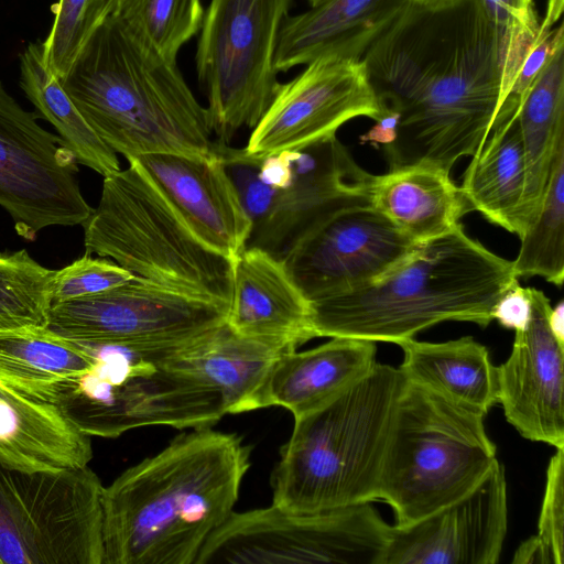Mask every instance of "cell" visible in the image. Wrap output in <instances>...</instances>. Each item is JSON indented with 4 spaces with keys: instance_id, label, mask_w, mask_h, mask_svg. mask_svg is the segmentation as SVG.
<instances>
[{
    "instance_id": "cell-7",
    "label": "cell",
    "mask_w": 564,
    "mask_h": 564,
    "mask_svg": "<svg viewBox=\"0 0 564 564\" xmlns=\"http://www.w3.org/2000/svg\"><path fill=\"white\" fill-rule=\"evenodd\" d=\"M104 177L84 224L87 253L162 288L229 306L234 260L206 245L133 162Z\"/></svg>"
},
{
    "instance_id": "cell-20",
    "label": "cell",
    "mask_w": 564,
    "mask_h": 564,
    "mask_svg": "<svg viewBox=\"0 0 564 564\" xmlns=\"http://www.w3.org/2000/svg\"><path fill=\"white\" fill-rule=\"evenodd\" d=\"M226 324L240 336L284 350L314 338L310 302L282 260L250 246L234 259Z\"/></svg>"
},
{
    "instance_id": "cell-16",
    "label": "cell",
    "mask_w": 564,
    "mask_h": 564,
    "mask_svg": "<svg viewBox=\"0 0 564 564\" xmlns=\"http://www.w3.org/2000/svg\"><path fill=\"white\" fill-rule=\"evenodd\" d=\"M508 528L498 462L467 496L409 525H391L382 564H496Z\"/></svg>"
},
{
    "instance_id": "cell-18",
    "label": "cell",
    "mask_w": 564,
    "mask_h": 564,
    "mask_svg": "<svg viewBox=\"0 0 564 564\" xmlns=\"http://www.w3.org/2000/svg\"><path fill=\"white\" fill-rule=\"evenodd\" d=\"M529 290L531 321L516 332L510 356L496 367L498 403L524 438L564 448V347L549 328L550 300Z\"/></svg>"
},
{
    "instance_id": "cell-13",
    "label": "cell",
    "mask_w": 564,
    "mask_h": 564,
    "mask_svg": "<svg viewBox=\"0 0 564 564\" xmlns=\"http://www.w3.org/2000/svg\"><path fill=\"white\" fill-rule=\"evenodd\" d=\"M370 204L337 209L303 230L281 260L308 302L372 283L420 247Z\"/></svg>"
},
{
    "instance_id": "cell-2",
    "label": "cell",
    "mask_w": 564,
    "mask_h": 564,
    "mask_svg": "<svg viewBox=\"0 0 564 564\" xmlns=\"http://www.w3.org/2000/svg\"><path fill=\"white\" fill-rule=\"evenodd\" d=\"M249 467L238 435L204 427L126 469L104 488V564H195Z\"/></svg>"
},
{
    "instance_id": "cell-41",
    "label": "cell",
    "mask_w": 564,
    "mask_h": 564,
    "mask_svg": "<svg viewBox=\"0 0 564 564\" xmlns=\"http://www.w3.org/2000/svg\"><path fill=\"white\" fill-rule=\"evenodd\" d=\"M549 328L558 343L564 347V302L561 300L554 307H551L547 316Z\"/></svg>"
},
{
    "instance_id": "cell-42",
    "label": "cell",
    "mask_w": 564,
    "mask_h": 564,
    "mask_svg": "<svg viewBox=\"0 0 564 564\" xmlns=\"http://www.w3.org/2000/svg\"><path fill=\"white\" fill-rule=\"evenodd\" d=\"M417 3H422V4H437V3H441V2H445L447 0H413Z\"/></svg>"
},
{
    "instance_id": "cell-9",
    "label": "cell",
    "mask_w": 564,
    "mask_h": 564,
    "mask_svg": "<svg viewBox=\"0 0 564 564\" xmlns=\"http://www.w3.org/2000/svg\"><path fill=\"white\" fill-rule=\"evenodd\" d=\"M104 486L88 467L0 463L1 564H104Z\"/></svg>"
},
{
    "instance_id": "cell-27",
    "label": "cell",
    "mask_w": 564,
    "mask_h": 564,
    "mask_svg": "<svg viewBox=\"0 0 564 564\" xmlns=\"http://www.w3.org/2000/svg\"><path fill=\"white\" fill-rule=\"evenodd\" d=\"M94 364L89 347L46 326L0 329V387L25 398L52 404L61 384Z\"/></svg>"
},
{
    "instance_id": "cell-39",
    "label": "cell",
    "mask_w": 564,
    "mask_h": 564,
    "mask_svg": "<svg viewBox=\"0 0 564 564\" xmlns=\"http://www.w3.org/2000/svg\"><path fill=\"white\" fill-rule=\"evenodd\" d=\"M492 321H497L508 329L523 330L532 317V303L529 288L514 282L498 300L491 312Z\"/></svg>"
},
{
    "instance_id": "cell-26",
    "label": "cell",
    "mask_w": 564,
    "mask_h": 564,
    "mask_svg": "<svg viewBox=\"0 0 564 564\" xmlns=\"http://www.w3.org/2000/svg\"><path fill=\"white\" fill-rule=\"evenodd\" d=\"M525 160V187L518 232L534 223L544 198L552 163L564 140V43L549 57L516 111Z\"/></svg>"
},
{
    "instance_id": "cell-31",
    "label": "cell",
    "mask_w": 564,
    "mask_h": 564,
    "mask_svg": "<svg viewBox=\"0 0 564 564\" xmlns=\"http://www.w3.org/2000/svg\"><path fill=\"white\" fill-rule=\"evenodd\" d=\"M512 261L519 278L539 275L561 288L564 280V140L560 142L541 209L521 237Z\"/></svg>"
},
{
    "instance_id": "cell-24",
    "label": "cell",
    "mask_w": 564,
    "mask_h": 564,
    "mask_svg": "<svg viewBox=\"0 0 564 564\" xmlns=\"http://www.w3.org/2000/svg\"><path fill=\"white\" fill-rule=\"evenodd\" d=\"M369 203L417 243L448 232L471 212L449 172L430 163L375 175Z\"/></svg>"
},
{
    "instance_id": "cell-23",
    "label": "cell",
    "mask_w": 564,
    "mask_h": 564,
    "mask_svg": "<svg viewBox=\"0 0 564 564\" xmlns=\"http://www.w3.org/2000/svg\"><path fill=\"white\" fill-rule=\"evenodd\" d=\"M90 437L53 404L0 387V463L24 470L88 466Z\"/></svg>"
},
{
    "instance_id": "cell-35",
    "label": "cell",
    "mask_w": 564,
    "mask_h": 564,
    "mask_svg": "<svg viewBox=\"0 0 564 564\" xmlns=\"http://www.w3.org/2000/svg\"><path fill=\"white\" fill-rule=\"evenodd\" d=\"M564 448H556L546 470L538 534L518 547L512 563L563 564L564 555Z\"/></svg>"
},
{
    "instance_id": "cell-17",
    "label": "cell",
    "mask_w": 564,
    "mask_h": 564,
    "mask_svg": "<svg viewBox=\"0 0 564 564\" xmlns=\"http://www.w3.org/2000/svg\"><path fill=\"white\" fill-rule=\"evenodd\" d=\"M288 153L290 180L278 188L268 217L251 230L248 241V246L278 258L319 218L340 208L370 204L375 176L357 164L336 134Z\"/></svg>"
},
{
    "instance_id": "cell-22",
    "label": "cell",
    "mask_w": 564,
    "mask_h": 564,
    "mask_svg": "<svg viewBox=\"0 0 564 564\" xmlns=\"http://www.w3.org/2000/svg\"><path fill=\"white\" fill-rule=\"evenodd\" d=\"M410 1L308 0V10L288 15L281 25L275 69L286 72L324 56L361 59Z\"/></svg>"
},
{
    "instance_id": "cell-6",
    "label": "cell",
    "mask_w": 564,
    "mask_h": 564,
    "mask_svg": "<svg viewBox=\"0 0 564 564\" xmlns=\"http://www.w3.org/2000/svg\"><path fill=\"white\" fill-rule=\"evenodd\" d=\"M198 336L162 343H82L93 351L95 364L61 384L52 404L89 437H117L151 425L212 427L228 414L225 401L182 360L185 347Z\"/></svg>"
},
{
    "instance_id": "cell-28",
    "label": "cell",
    "mask_w": 564,
    "mask_h": 564,
    "mask_svg": "<svg viewBox=\"0 0 564 564\" xmlns=\"http://www.w3.org/2000/svg\"><path fill=\"white\" fill-rule=\"evenodd\" d=\"M284 350L240 336L227 324L194 339L183 361L199 381L218 392L228 414L250 411V401L274 359Z\"/></svg>"
},
{
    "instance_id": "cell-12",
    "label": "cell",
    "mask_w": 564,
    "mask_h": 564,
    "mask_svg": "<svg viewBox=\"0 0 564 564\" xmlns=\"http://www.w3.org/2000/svg\"><path fill=\"white\" fill-rule=\"evenodd\" d=\"M36 119L0 82V206L28 240L46 227L84 225L94 212L70 150Z\"/></svg>"
},
{
    "instance_id": "cell-37",
    "label": "cell",
    "mask_w": 564,
    "mask_h": 564,
    "mask_svg": "<svg viewBox=\"0 0 564 564\" xmlns=\"http://www.w3.org/2000/svg\"><path fill=\"white\" fill-rule=\"evenodd\" d=\"M553 24L554 22L546 17L540 22L536 39L521 63L511 90L499 109L491 129L506 122L516 113L528 89L549 57L558 45L564 43L563 24L552 29Z\"/></svg>"
},
{
    "instance_id": "cell-38",
    "label": "cell",
    "mask_w": 564,
    "mask_h": 564,
    "mask_svg": "<svg viewBox=\"0 0 564 564\" xmlns=\"http://www.w3.org/2000/svg\"><path fill=\"white\" fill-rule=\"evenodd\" d=\"M489 18L506 34L536 32L540 22L533 0H480Z\"/></svg>"
},
{
    "instance_id": "cell-33",
    "label": "cell",
    "mask_w": 564,
    "mask_h": 564,
    "mask_svg": "<svg viewBox=\"0 0 564 564\" xmlns=\"http://www.w3.org/2000/svg\"><path fill=\"white\" fill-rule=\"evenodd\" d=\"M54 272L24 249L0 253V329L46 326Z\"/></svg>"
},
{
    "instance_id": "cell-34",
    "label": "cell",
    "mask_w": 564,
    "mask_h": 564,
    "mask_svg": "<svg viewBox=\"0 0 564 564\" xmlns=\"http://www.w3.org/2000/svg\"><path fill=\"white\" fill-rule=\"evenodd\" d=\"M118 0H58L46 40L42 43L47 69L64 77L96 29L113 13Z\"/></svg>"
},
{
    "instance_id": "cell-1",
    "label": "cell",
    "mask_w": 564,
    "mask_h": 564,
    "mask_svg": "<svg viewBox=\"0 0 564 564\" xmlns=\"http://www.w3.org/2000/svg\"><path fill=\"white\" fill-rule=\"evenodd\" d=\"M361 61L383 115H400L389 170L448 172L480 151L521 65L480 0H411Z\"/></svg>"
},
{
    "instance_id": "cell-19",
    "label": "cell",
    "mask_w": 564,
    "mask_h": 564,
    "mask_svg": "<svg viewBox=\"0 0 564 564\" xmlns=\"http://www.w3.org/2000/svg\"><path fill=\"white\" fill-rule=\"evenodd\" d=\"M135 163L210 248L234 260L251 234L236 187L216 151L207 155L145 154Z\"/></svg>"
},
{
    "instance_id": "cell-3",
    "label": "cell",
    "mask_w": 564,
    "mask_h": 564,
    "mask_svg": "<svg viewBox=\"0 0 564 564\" xmlns=\"http://www.w3.org/2000/svg\"><path fill=\"white\" fill-rule=\"evenodd\" d=\"M97 135L127 161L145 154L214 152L207 108L167 62L109 15L59 79Z\"/></svg>"
},
{
    "instance_id": "cell-40",
    "label": "cell",
    "mask_w": 564,
    "mask_h": 564,
    "mask_svg": "<svg viewBox=\"0 0 564 564\" xmlns=\"http://www.w3.org/2000/svg\"><path fill=\"white\" fill-rule=\"evenodd\" d=\"M399 120V113L386 112L376 120V124L370 130L360 137V142H371L383 147L392 143L397 137Z\"/></svg>"
},
{
    "instance_id": "cell-4",
    "label": "cell",
    "mask_w": 564,
    "mask_h": 564,
    "mask_svg": "<svg viewBox=\"0 0 564 564\" xmlns=\"http://www.w3.org/2000/svg\"><path fill=\"white\" fill-rule=\"evenodd\" d=\"M517 281L512 261L469 237L458 223L377 281L310 302L312 330L314 337L398 345L445 321L487 327L494 306Z\"/></svg>"
},
{
    "instance_id": "cell-11",
    "label": "cell",
    "mask_w": 564,
    "mask_h": 564,
    "mask_svg": "<svg viewBox=\"0 0 564 564\" xmlns=\"http://www.w3.org/2000/svg\"><path fill=\"white\" fill-rule=\"evenodd\" d=\"M390 531L371 502L311 513L271 505L234 511L195 564H382Z\"/></svg>"
},
{
    "instance_id": "cell-32",
    "label": "cell",
    "mask_w": 564,
    "mask_h": 564,
    "mask_svg": "<svg viewBox=\"0 0 564 564\" xmlns=\"http://www.w3.org/2000/svg\"><path fill=\"white\" fill-rule=\"evenodd\" d=\"M167 62L200 30V0H118L112 13Z\"/></svg>"
},
{
    "instance_id": "cell-30",
    "label": "cell",
    "mask_w": 564,
    "mask_h": 564,
    "mask_svg": "<svg viewBox=\"0 0 564 564\" xmlns=\"http://www.w3.org/2000/svg\"><path fill=\"white\" fill-rule=\"evenodd\" d=\"M20 86L40 115L64 140L77 163L104 177L120 170L117 153L90 128L59 79L43 58L42 43H30L20 55Z\"/></svg>"
},
{
    "instance_id": "cell-36",
    "label": "cell",
    "mask_w": 564,
    "mask_h": 564,
    "mask_svg": "<svg viewBox=\"0 0 564 564\" xmlns=\"http://www.w3.org/2000/svg\"><path fill=\"white\" fill-rule=\"evenodd\" d=\"M134 275L113 261L89 253L55 270L50 286L51 305L89 296L130 281Z\"/></svg>"
},
{
    "instance_id": "cell-8",
    "label": "cell",
    "mask_w": 564,
    "mask_h": 564,
    "mask_svg": "<svg viewBox=\"0 0 564 564\" xmlns=\"http://www.w3.org/2000/svg\"><path fill=\"white\" fill-rule=\"evenodd\" d=\"M485 415L405 380L381 470L378 499L397 525L412 524L471 492L497 465Z\"/></svg>"
},
{
    "instance_id": "cell-10",
    "label": "cell",
    "mask_w": 564,
    "mask_h": 564,
    "mask_svg": "<svg viewBox=\"0 0 564 564\" xmlns=\"http://www.w3.org/2000/svg\"><path fill=\"white\" fill-rule=\"evenodd\" d=\"M293 0H210L196 51L208 118L226 144L242 127L254 128L280 85L274 56Z\"/></svg>"
},
{
    "instance_id": "cell-15",
    "label": "cell",
    "mask_w": 564,
    "mask_h": 564,
    "mask_svg": "<svg viewBox=\"0 0 564 564\" xmlns=\"http://www.w3.org/2000/svg\"><path fill=\"white\" fill-rule=\"evenodd\" d=\"M361 116L373 120L383 116L362 61L319 57L279 85L245 151L262 159L301 150L335 135L345 122Z\"/></svg>"
},
{
    "instance_id": "cell-29",
    "label": "cell",
    "mask_w": 564,
    "mask_h": 564,
    "mask_svg": "<svg viewBox=\"0 0 564 564\" xmlns=\"http://www.w3.org/2000/svg\"><path fill=\"white\" fill-rule=\"evenodd\" d=\"M490 133L473 156L459 188L471 210L517 235L525 187V160L516 113Z\"/></svg>"
},
{
    "instance_id": "cell-25",
    "label": "cell",
    "mask_w": 564,
    "mask_h": 564,
    "mask_svg": "<svg viewBox=\"0 0 564 564\" xmlns=\"http://www.w3.org/2000/svg\"><path fill=\"white\" fill-rule=\"evenodd\" d=\"M399 369L409 383L486 416L498 403L497 371L486 346L471 336L442 343L414 338L398 344Z\"/></svg>"
},
{
    "instance_id": "cell-21",
    "label": "cell",
    "mask_w": 564,
    "mask_h": 564,
    "mask_svg": "<svg viewBox=\"0 0 564 564\" xmlns=\"http://www.w3.org/2000/svg\"><path fill=\"white\" fill-rule=\"evenodd\" d=\"M330 338L305 351L280 354L254 392L250 411L282 406L299 417L336 399L377 364L375 341Z\"/></svg>"
},
{
    "instance_id": "cell-5",
    "label": "cell",
    "mask_w": 564,
    "mask_h": 564,
    "mask_svg": "<svg viewBox=\"0 0 564 564\" xmlns=\"http://www.w3.org/2000/svg\"><path fill=\"white\" fill-rule=\"evenodd\" d=\"M404 384L399 368L377 362L336 399L295 417L271 474L272 505L311 513L377 500Z\"/></svg>"
},
{
    "instance_id": "cell-14",
    "label": "cell",
    "mask_w": 564,
    "mask_h": 564,
    "mask_svg": "<svg viewBox=\"0 0 564 564\" xmlns=\"http://www.w3.org/2000/svg\"><path fill=\"white\" fill-rule=\"evenodd\" d=\"M228 306L192 297L138 276L112 289L51 305L46 327L84 344L162 343L226 324Z\"/></svg>"
}]
</instances>
